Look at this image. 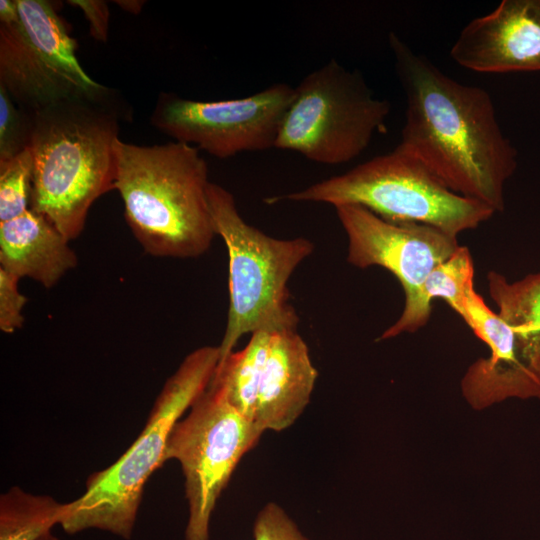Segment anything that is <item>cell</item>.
<instances>
[{
  "label": "cell",
  "instance_id": "obj_2",
  "mask_svg": "<svg viewBox=\"0 0 540 540\" xmlns=\"http://www.w3.org/2000/svg\"><path fill=\"white\" fill-rule=\"evenodd\" d=\"M110 88L28 113L33 157L30 209L69 241L83 231L93 203L114 189L119 122Z\"/></svg>",
  "mask_w": 540,
  "mask_h": 540
},
{
  "label": "cell",
  "instance_id": "obj_21",
  "mask_svg": "<svg viewBox=\"0 0 540 540\" xmlns=\"http://www.w3.org/2000/svg\"><path fill=\"white\" fill-rule=\"evenodd\" d=\"M253 540H311L277 503H267L253 523Z\"/></svg>",
  "mask_w": 540,
  "mask_h": 540
},
{
  "label": "cell",
  "instance_id": "obj_1",
  "mask_svg": "<svg viewBox=\"0 0 540 540\" xmlns=\"http://www.w3.org/2000/svg\"><path fill=\"white\" fill-rule=\"evenodd\" d=\"M388 42L406 100L396 147L423 162L451 191L502 212L517 151L500 128L490 94L446 75L396 33Z\"/></svg>",
  "mask_w": 540,
  "mask_h": 540
},
{
  "label": "cell",
  "instance_id": "obj_13",
  "mask_svg": "<svg viewBox=\"0 0 540 540\" xmlns=\"http://www.w3.org/2000/svg\"><path fill=\"white\" fill-rule=\"evenodd\" d=\"M318 372L297 328L273 331L256 402L254 424L264 433L289 428L310 402Z\"/></svg>",
  "mask_w": 540,
  "mask_h": 540
},
{
  "label": "cell",
  "instance_id": "obj_8",
  "mask_svg": "<svg viewBox=\"0 0 540 540\" xmlns=\"http://www.w3.org/2000/svg\"><path fill=\"white\" fill-rule=\"evenodd\" d=\"M19 17L0 23V86L27 113L104 92L76 56V41L52 2L16 0Z\"/></svg>",
  "mask_w": 540,
  "mask_h": 540
},
{
  "label": "cell",
  "instance_id": "obj_11",
  "mask_svg": "<svg viewBox=\"0 0 540 540\" xmlns=\"http://www.w3.org/2000/svg\"><path fill=\"white\" fill-rule=\"evenodd\" d=\"M335 208L348 239V263L388 270L401 284L405 299L459 248L457 237L433 226L387 221L358 205Z\"/></svg>",
  "mask_w": 540,
  "mask_h": 540
},
{
  "label": "cell",
  "instance_id": "obj_3",
  "mask_svg": "<svg viewBox=\"0 0 540 540\" xmlns=\"http://www.w3.org/2000/svg\"><path fill=\"white\" fill-rule=\"evenodd\" d=\"M209 183L207 163L196 147L117 141L114 189L131 232L151 256L195 258L207 252L217 236Z\"/></svg>",
  "mask_w": 540,
  "mask_h": 540
},
{
  "label": "cell",
  "instance_id": "obj_16",
  "mask_svg": "<svg viewBox=\"0 0 540 540\" xmlns=\"http://www.w3.org/2000/svg\"><path fill=\"white\" fill-rule=\"evenodd\" d=\"M473 280L471 253L467 247L459 246L449 259L431 271L411 297L405 299L400 317L381 334L379 340L413 333L424 327L430 319L434 298L444 299L461 315L466 294L474 286Z\"/></svg>",
  "mask_w": 540,
  "mask_h": 540
},
{
  "label": "cell",
  "instance_id": "obj_19",
  "mask_svg": "<svg viewBox=\"0 0 540 540\" xmlns=\"http://www.w3.org/2000/svg\"><path fill=\"white\" fill-rule=\"evenodd\" d=\"M33 157L29 147L17 156L0 161V222L30 209Z\"/></svg>",
  "mask_w": 540,
  "mask_h": 540
},
{
  "label": "cell",
  "instance_id": "obj_17",
  "mask_svg": "<svg viewBox=\"0 0 540 540\" xmlns=\"http://www.w3.org/2000/svg\"><path fill=\"white\" fill-rule=\"evenodd\" d=\"M272 332L257 331L251 334L243 349L231 352L218 362L211 379V383L220 388L227 401L253 422Z\"/></svg>",
  "mask_w": 540,
  "mask_h": 540
},
{
  "label": "cell",
  "instance_id": "obj_4",
  "mask_svg": "<svg viewBox=\"0 0 540 540\" xmlns=\"http://www.w3.org/2000/svg\"><path fill=\"white\" fill-rule=\"evenodd\" d=\"M220 359L218 346L193 350L166 380L137 439L112 465L92 473L84 493L64 503L59 525L68 534L89 529L132 537L143 491L165 463L169 434L209 385Z\"/></svg>",
  "mask_w": 540,
  "mask_h": 540
},
{
  "label": "cell",
  "instance_id": "obj_18",
  "mask_svg": "<svg viewBox=\"0 0 540 540\" xmlns=\"http://www.w3.org/2000/svg\"><path fill=\"white\" fill-rule=\"evenodd\" d=\"M64 503L13 486L0 496V540H40L59 521Z\"/></svg>",
  "mask_w": 540,
  "mask_h": 540
},
{
  "label": "cell",
  "instance_id": "obj_10",
  "mask_svg": "<svg viewBox=\"0 0 540 540\" xmlns=\"http://www.w3.org/2000/svg\"><path fill=\"white\" fill-rule=\"evenodd\" d=\"M295 88L275 83L247 97L199 101L174 93L159 95L151 124L174 141L217 158L275 148Z\"/></svg>",
  "mask_w": 540,
  "mask_h": 540
},
{
  "label": "cell",
  "instance_id": "obj_23",
  "mask_svg": "<svg viewBox=\"0 0 540 540\" xmlns=\"http://www.w3.org/2000/svg\"><path fill=\"white\" fill-rule=\"evenodd\" d=\"M69 4L78 7L86 17L90 35L97 41L105 42L108 38L109 9L102 0H70Z\"/></svg>",
  "mask_w": 540,
  "mask_h": 540
},
{
  "label": "cell",
  "instance_id": "obj_5",
  "mask_svg": "<svg viewBox=\"0 0 540 540\" xmlns=\"http://www.w3.org/2000/svg\"><path fill=\"white\" fill-rule=\"evenodd\" d=\"M208 204L216 235L228 254L229 306L219 347L225 359L245 334L297 328L298 315L289 303L288 281L314 250L303 237L277 239L248 224L231 192L209 183Z\"/></svg>",
  "mask_w": 540,
  "mask_h": 540
},
{
  "label": "cell",
  "instance_id": "obj_7",
  "mask_svg": "<svg viewBox=\"0 0 540 540\" xmlns=\"http://www.w3.org/2000/svg\"><path fill=\"white\" fill-rule=\"evenodd\" d=\"M295 88L275 143L326 165L358 157L376 133L386 131L391 104L378 98L358 70L331 59Z\"/></svg>",
  "mask_w": 540,
  "mask_h": 540
},
{
  "label": "cell",
  "instance_id": "obj_22",
  "mask_svg": "<svg viewBox=\"0 0 540 540\" xmlns=\"http://www.w3.org/2000/svg\"><path fill=\"white\" fill-rule=\"evenodd\" d=\"M20 278L0 268V330L12 334L24 324L27 298L19 290Z\"/></svg>",
  "mask_w": 540,
  "mask_h": 540
},
{
  "label": "cell",
  "instance_id": "obj_24",
  "mask_svg": "<svg viewBox=\"0 0 540 540\" xmlns=\"http://www.w3.org/2000/svg\"><path fill=\"white\" fill-rule=\"evenodd\" d=\"M19 17L16 0L0 1V23H12Z\"/></svg>",
  "mask_w": 540,
  "mask_h": 540
},
{
  "label": "cell",
  "instance_id": "obj_14",
  "mask_svg": "<svg viewBox=\"0 0 540 540\" xmlns=\"http://www.w3.org/2000/svg\"><path fill=\"white\" fill-rule=\"evenodd\" d=\"M487 288L514 336L516 367L503 388L508 395L540 396V273L511 282L490 271Z\"/></svg>",
  "mask_w": 540,
  "mask_h": 540
},
{
  "label": "cell",
  "instance_id": "obj_9",
  "mask_svg": "<svg viewBox=\"0 0 540 540\" xmlns=\"http://www.w3.org/2000/svg\"><path fill=\"white\" fill-rule=\"evenodd\" d=\"M263 433L209 383L172 428L165 462H179L185 478L188 519L185 540H209L217 500L241 458Z\"/></svg>",
  "mask_w": 540,
  "mask_h": 540
},
{
  "label": "cell",
  "instance_id": "obj_6",
  "mask_svg": "<svg viewBox=\"0 0 540 540\" xmlns=\"http://www.w3.org/2000/svg\"><path fill=\"white\" fill-rule=\"evenodd\" d=\"M358 205L391 222L433 226L454 237L476 229L495 211L447 188L419 159L395 147L349 171L302 190L266 199Z\"/></svg>",
  "mask_w": 540,
  "mask_h": 540
},
{
  "label": "cell",
  "instance_id": "obj_12",
  "mask_svg": "<svg viewBox=\"0 0 540 540\" xmlns=\"http://www.w3.org/2000/svg\"><path fill=\"white\" fill-rule=\"evenodd\" d=\"M450 55L480 73L540 71V0H503L460 31Z\"/></svg>",
  "mask_w": 540,
  "mask_h": 540
},
{
  "label": "cell",
  "instance_id": "obj_20",
  "mask_svg": "<svg viewBox=\"0 0 540 540\" xmlns=\"http://www.w3.org/2000/svg\"><path fill=\"white\" fill-rule=\"evenodd\" d=\"M30 115L19 108L0 86V161L13 158L29 147Z\"/></svg>",
  "mask_w": 540,
  "mask_h": 540
},
{
  "label": "cell",
  "instance_id": "obj_15",
  "mask_svg": "<svg viewBox=\"0 0 540 540\" xmlns=\"http://www.w3.org/2000/svg\"><path fill=\"white\" fill-rule=\"evenodd\" d=\"M69 242L45 216L29 209L0 222V268L51 288L77 266Z\"/></svg>",
  "mask_w": 540,
  "mask_h": 540
},
{
  "label": "cell",
  "instance_id": "obj_25",
  "mask_svg": "<svg viewBox=\"0 0 540 540\" xmlns=\"http://www.w3.org/2000/svg\"><path fill=\"white\" fill-rule=\"evenodd\" d=\"M116 3L125 11L133 14H138L140 13L145 1L125 0L116 1Z\"/></svg>",
  "mask_w": 540,
  "mask_h": 540
},
{
  "label": "cell",
  "instance_id": "obj_26",
  "mask_svg": "<svg viewBox=\"0 0 540 540\" xmlns=\"http://www.w3.org/2000/svg\"><path fill=\"white\" fill-rule=\"evenodd\" d=\"M40 540H59L52 532L45 534Z\"/></svg>",
  "mask_w": 540,
  "mask_h": 540
}]
</instances>
